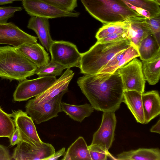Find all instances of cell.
Listing matches in <instances>:
<instances>
[{
  "mask_svg": "<svg viewBox=\"0 0 160 160\" xmlns=\"http://www.w3.org/2000/svg\"><path fill=\"white\" fill-rule=\"evenodd\" d=\"M17 49L38 68L47 64L50 61L49 54L38 43H24Z\"/></svg>",
  "mask_w": 160,
  "mask_h": 160,
  "instance_id": "2e32d148",
  "label": "cell"
},
{
  "mask_svg": "<svg viewBox=\"0 0 160 160\" xmlns=\"http://www.w3.org/2000/svg\"><path fill=\"white\" fill-rule=\"evenodd\" d=\"M80 1L88 13L103 25L142 15L122 0Z\"/></svg>",
  "mask_w": 160,
  "mask_h": 160,
  "instance_id": "3957f363",
  "label": "cell"
},
{
  "mask_svg": "<svg viewBox=\"0 0 160 160\" xmlns=\"http://www.w3.org/2000/svg\"><path fill=\"white\" fill-rule=\"evenodd\" d=\"M56 77H38L28 80L26 79L19 82L13 94L15 101H27L40 95L56 80Z\"/></svg>",
  "mask_w": 160,
  "mask_h": 160,
  "instance_id": "52a82bcc",
  "label": "cell"
},
{
  "mask_svg": "<svg viewBox=\"0 0 160 160\" xmlns=\"http://www.w3.org/2000/svg\"><path fill=\"white\" fill-rule=\"evenodd\" d=\"M37 37L25 32L13 22L0 23V44L17 48L24 43H37Z\"/></svg>",
  "mask_w": 160,
  "mask_h": 160,
  "instance_id": "4fadbf2b",
  "label": "cell"
},
{
  "mask_svg": "<svg viewBox=\"0 0 160 160\" xmlns=\"http://www.w3.org/2000/svg\"><path fill=\"white\" fill-rule=\"evenodd\" d=\"M74 74L70 68H67L61 76L45 91L29 100L35 103L42 104L50 100L62 92L68 90L69 83Z\"/></svg>",
  "mask_w": 160,
  "mask_h": 160,
  "instance_id": "5bb4252c",
  "label": "cell"
},
{
  "mask_svg": "<svg viewBox=\"0 0 160 160\" xmlns=\"http://www.w3.org/2000/svg\"><path fill=\"white\" fill-rule=\"evenodd\" d=\"M51 60L66 69L79 68L81 53L74 43L63 40L53 41L49 49Z\"/></svg>",
  "mask_w": 160,
  "mask_h": 160,
  "instance_id": "8992f818",
  "label": "cell"
},
{
  "mask_svg": "<svg viewBox=\"0 0 160 160\" xmlns=\"http://www.w3.org/2000/svg\"><path fill=\"white\" fill-rule=\"evenodd\" d=\"M153 33L143 39L137 47L142 61H148L160 53V45Z\"/></svg>",
  "mask_w": 160,
  "mask_h": 160,
  "instance_id": "44dd1931",
  "label": "cell"
},
{
  "mask_svg": "<svg viewBox=\"0 0 160 160\" xmlns=\"http://www.w3.org/2000/svg\"><path fill=\"white\" fill-rule=\"evenodd\" d=\"M22 6L28 14L49 18L62 17L77 18L78 12L64 10L39 0H22Z\"/></svg>",
  "mask_w": 160,
  "mask_h": 160,
  "instance_id": "30bf717a",
  "label": "cell"
},
{
  "mask_svg": "<svg viewBox=\"0 0 160 160\" xmlns=\"http://www.w3.org/2000/svg\"><path fill=\"white\" fill-rule=\"evenodd\" d=\"M124 90H133L144 92L145 80L142 71V62L135 58L117 70Z\"/></svg>",
  "mask_w": 160,
  "mask_h": 160,
  "instance_id": "ba28073f",
  "label": "cell"
},
{
  "mask_svg": "<svg viewBox=\"0 0 160 160\" xmlns=\"http://www.w3.org/2000/svg\"><path fill=\"white\" fill-rule=\"evenodd\" d=\"M142 93L133 90H124L122 102L127 106L138 122L144 124Z\"/></svg>",
  "mask_w": 160,
  "mask_h": 160,
  "instance_id": "ffe728a7",
  "label": "cell"
},
{
  "mask_svg": "<svg viewBox=\"0 0 160 160\" xmlns=\"http://www.w3.org/2000/svg\"><path fill=\"white\" fill-rule=\"evenodd\" d=\"M122 0L136 8V10H140L141 15V12H145L147 17L160 15V4L156 0Z\"/></svg>",
  "mask_w": 160,
  "mask_h": 160,
  "instance_id": "484cf974",
  "label": "cell"
},
{
  "mask_svg": "<svg viewBox=\"0 0 160 160\" xmlns=\"http://www.w3.org/2000/svg\"><path fill=\"white\" fill-rule=\"evenodd\" d=\"M151 132L160 133V120L159 119L156 123L151 128L150 130Z\"/></svg>",
  "mask_w": 160,
  "mask_h": 160,
  "instance_id": "74e56055",
  "label": "cell"
},
{
  "mask_svg": "<svg viewBox=\"0 0 160 160\" xmlns=\"http://www.w3.org/2000/svg\"><path fill=\"white\" fill-rule=\"evenodd\" d=\"M9 115L13 118L15 127L19 131L21 141L34 144L42 142L38 133L33 121L26 112L21 110L12 111Z\"/></svg>",
  "mask_w": 160,
  "mask_h": 160,
  "instance_id": "7c38bea8",
  "label": "cell"
},
{
  "mask_svg": "<svg viewBox=\"0 0 160 160\" xmlns=\"http://www.w3.org/2000/svg\"><path fill=\"white\" fill-rule=\"evenodd\" d=\"M146 17L141 15L128 19V39L137 48L141 41L149 35L152 33L146 21Z\"/></svg>",
  "mask_w": 160,
  "mask_h": 160,
  "instance_id": "9a60e30c",
  "label": "cell"
},
{
  "mask_svg": "<svg viewBox=\"0 0 160 160\" xmlns=\"http://www.w3.org/2000/svg\"><path fill=\"white\" fill-rule=\"evenodd\" d=\"M37 68L16 48L0 47V78L20 82L35 74Z\"/></svg>",
  "mask_w": 160,
  "mask_h": 160,
  "instance_id": "277c9868",
  "label": "cell"
},
{
  "mask_svg": "<svg viewBox=\"0 0 160 160\" xmlns=\"http://www.w3.org/2000/svg\"><path fill=\"white\" fill-rule=\"evenodd\" d=\"M142 68L144 79L151 85L157 83L160 77V53L148 61H142Z\"/></svg>",
  "mask_w": 160,
  "mask_h": 160,
  "instance_id": "d4e9b609",
  "label": "cell"
},
{
  "mask_svg": "<svg viewBox=\"0 0 160 160\" xmlns=\"http://www.w3.org/2000/svg\"><path fill=\"white\" fill-rule=\"evenodd\" d=\"M62 111L74 121L81 122L86 117H89L94 110L92 106L88 103L76 105L62 102Z\"/></svg>",
  "mask_w": 160,
  "mask_h": 160,
  "instance_id": "cb8c5ba5",
  "label": "cell"
},
{
  "mask_svg": "<svg viewBox=\"0 0 160 160\" xmlns=\"http://www.w3.org/2000/svg\"><path fill=\"white\" fill-rule=\"evenodd\" d=\"M139 56L137 48L131 43L128 48L114 55L101 70V72L113 73L119 68Z\"/></svg>",
  "mask_w": 160,
  "mask_h": 160,
  "instance_id": "ac0fdd59",
  "label": "cell"
},
{
  "mask_svg": "<svg viewBox=\"0 0 160 160\" xmlns=\"http://www.w3.org/2000/svg\"><path fill=\"white\" fill-rule=\"evenodd\" d=\"M68 90L64 91L50 100L38 104L29 100L25 106L26 112L37 124L47 121L58 116L61 112V103L62 98Z\"/></svg>",
  "mask_w": 160,
  "mask_h": 160,
  "instance_id": "5b68a950",
  "label": "cell"
},
{
  "mask_svg": "<svg viewBox=\"0 0 160 160\" xmlns=\"http://www.w3.org/2000/svg\"><path fill=\"white\" fill-rule=\"evenodd\" d=\"M156 1L159 3L160 4V0H156Z\"/></svg>",
  "mask_w": 160,
  "mask_h": 160,
  "instance_id": "ab89813d",
  "label": "cell"
},
{
  "mask_svg": "<svg viewBox=\"0 0 160 160\" xmlns=\"http://www.w3.org/2000/svg\"><path fill=\"white\" fill-rule=\"evenodd\" d=\"M77 83L97 111L115 112L122 102L124 89L117 70L112 73L84 75L78 78Z\"/></svg>",
  "mask_w": 160,
  "mask_h": 160,
  "instance_id": "6da1fadb",
  "label": "cell"
},
{
  "mask_svg": "<svg viewBox=\"0 0 160 160\" xmlns=\"http://www.w3.org/2000/svg\"><path fill=\"white\" fill-rule=\"evenodd\" d=\"M63 160H91L88 146L83 138L80 136L68 148Z\"/></svg>",
  "mask_w": 160,
  "mask_h": 160,
  "instance_id": "603a6c76",
  "label": "cell"
},
{
  "mask_svg": "<svg viewBox=\"0 0 160 160\" xmlns=\"http://www.w3.org/2000/svg\"><path fill=\"white\" fill-rule=\"evenodd\" d=\"M13 119L9 114L4 112L0 107V137L10 139L15 129Z\"/></svg>",
  "mask_w": 160,
  "mask_h": 160,
  "instance_id": "83f0119b",
  "label": "cell"
},
{
  "mask_svg": "<svg viewBox=\"0 0 160 160\" xmlns=\"http://www.w3.org/2000/svg\"><path fill=\"white\" fill-rule=\"evenodd\" d=\"M126 39H128L127 33H121L114 34L97 41L102 42H108Z\"/></svg>",
  "mask_w": 160,
  "mask_h": 160,
  "instance_id": "836d02e7",
  "label": "cell"
},
{
  "mask_svg": "<svg viewBox=\"0 0 160 160\" xmlns=\"http://www.w3.org/2000/svg\"><path fill=\"white\" fill-rule=\"evenodd\" d=\"M27 28L33 30L36 34L40 42L48 51L52 43V40L50 32L49 19L31 16Z\"/></svg>",
  "mask_w": 160,
  "mask_h": 160,
  "instance_id": "e0dca14e",
  "label": "cell"
},
{
  "mask_svg": "<svg viewBox=\"0 0 160 160\" xmlns=\"http://www.w3.org/2000/svg\"><path fill=\"white\" fill-rule=\"evenodd\" d=\"M20 1L22 0H0V5L12 3L15 1Z\"/></svg>",
  "mask_w": 160,
  "mask_h": 160,
  "instance_id": "f35d334b",
  "label": "cell"
},
{
  "mask_svg": "<svg viewBox=\"0 0 160 160\" xmlns=\"http://www.w3.org/2000/svg\"><path fill=\"white\" fill-rule=\"evenodd\" d=\"M117 119L114 112H103L101 124L94 133L91 144L98 146L108 151L114 140Z\"/></svg>",
  "mask_w": 160,
  "mask_h": 160,
  "instance_id": "8fae6325",
  "label": "cell"
},
{
  "mask_svg": "<svg viewBox=\"0 0 160 160\" xmlns=\"http://www.w3.org/2000/svg\"><path fill=\"white\" fill-rule=\"evenodd\" d=\"M131 44L128 39L108 42L97 41L88 51L81 53L80 72L88 75L99 73L114 55Z\"/></svg>",
  "mask_w": 160,
  "mask_h": 160,
  "instance_id": "7a4b0ae2",
  "label": "cell"
},
{
  "mask_svg": "<svg viewBox=\"0 0 160 160\" xmlns=\"http://www.w3.org/2000/svg\"><path fill=\"white\" fill-rule=\"evenodd\" d=\"M22 9L20 7H0V23H7L8 20L13 17L16 12L22 11Z\"/></svg>",
  "mask_w": 160,
  "mask_h": 160,
  "instance_id": "1f68e13d",
  "label": "cell"
},
{
  "mask_svg": "<svg viewBox=\"0 0 160 160\" xmlns=\"http://www.w3.org/2000/svg\"><path fill=\"white\" fill-rule=\"evenodd\" d=\"M12 155L7 147L0 144V160H12Z\"/></svg>",
  "mask_w": 160,
  "mask_h": 160,
  "instance_id": "e575fe53",
  "label": "cell"
},
{
  "mask_svg": "<svg viewBox=\"0 0 160 160\" xmlns=\"http://www.w3.org/2000/svg\"><path fill=\"white\" fill-rule=\"evenodd\" d=\"M66 68L62 65L51 60L46 64L38 68L35 74L38 77L61 75Z\"/></svg>",
  "mask_w": 160,
  "mask_h": 160,
  "instance_id": "f1b7e54d",
  "label": "cell"
},
{
  "mask_svg": "<svg viewBox=\"0 0 160 160\" xmlns=\"http://www.w3.org/2000/svg\"><path fill=\"white\" fill-rule=\"evenodd\" d=\"M129 19L123 21L103 24L96 33V38L97 40H99L114 34L127 33L129 26Z\"/></svg>",
  "mask_w": 160,
  "mask_h": 160,
  "instance_id": "4316f807",
  "label": "cell"
},
{
  "mask_svg": "<svg viewBox=\"0 0 160 160\" xmlns=\"http://www.w3.org/2000/svg\"><path fill=\"white\" fill-rule=\"evenodd\" d=\"M144 122L146 124L160 114V98L156 90L144 92L142 95Z\"/></svg>",
  "mask_w": 160,
  "mask_h": 160,
  "instance_id": "d6986e66",
  "label": "cell"
},
{
  "mask_svg": "<svg viewBox=\"0 0 160 160\" xmlns=\"http://www.w3.org/2000/svg\"><path fill=\"white\" fill-rule=\"evenodd\" d=\"M146 21L158 42L160 43V15L153 17H146Z\"/></svg>",
  "mask_w": 160,
  "mask_h": 160,
  "instance_id": "d6a6232c",
  "label": "cell"
},
{
  "mask_svg": "<svg viewBox=\"0 0 160 160\" xmlns=\"http://www.w3.org/2000/svg\"><path fill=\"white\" fill-rule=\"evenodd\" d=\"M10 146H13L17 144L21 141V136L18 129H15L10 138Z\"/></svg>",
  "mask_w": 160,
  "mask_h": 160,
  "instance_id": "d590c367",
  "label": "cell"
},
{
  "mask_svg": "<svg viewBox=\"0 0 160 160\" xmlns=\"http://www.w3.org/2000/svg\"><path fill=\"white\" fill-rule=\"evenodd\" d=\"M17 145L12 155L15 160H46L55 152L52 144L43 142L34 144L21 141Z\"/></svg>",
  "mask_w": 160,
  "mask_h": 160,
  "instance_id": "9c48e42d",
  "label": "cell"
},
{
  "mask_svg": "<svg viewBox=\"0 0 160 160\" xmlns=\"http://www.w3.org/2000/svg\"><path fill=\"white\" fill-rule=\"evenodd\" d=\"M65 153V148H63L56 152H55L53 154L48 158L46 160H57L60 157L64 155Z\"/></svg>",
  "mask_w": 160,
  "mask_h": 160,
  "instance_id": "8d00e7d4",
  "label": "cell"
},
{
  "mask_svg": "<svg viewBox=\"0 0 160 160\" xmlns=\"http://www.w3.org/2000/svg\"><path fill=\"white\" fill-rule=\"evenodd\" d=\"M65 11L73 12L77 7L78 0H39Z\"/></svg>",
  "mask_w": 160,
  "mask_h": 160,
  "instance_id": "f546056e",
  "label": "cell"
},
{
  "mask_svg": "<svg viewBox=\"0 0 160 160\" xmlns=\"http://www.w3.org/2000/svg\"><path fill=\"white\" fill-rule=\"evenodd\" d=\"M88 148L91 160H106L108 157L113 159L116 160L109 152L95 145L90 144Z\"/></svg>",
  "mask_w": 160,
  "mask_h": 160,
  "instance_id": "4dcf8cb0",
  "label": "cell"
},
{
  "mask_svg": "<svg viewBox=\"0 0 160 160\" xmlns=\"http://www.w3.org/2000/svg\"><path fill=\"white\" fill-rule=\"evenodd\" d=\"M116 160H160V151L158 148L131 150L118 154Z\"/></svg>",
  "mask_w": 160,
  "mask_h": 160,
  "instance_id": "7402d4cb",
  "label": "cell"
}]
</instances>
